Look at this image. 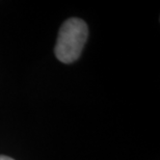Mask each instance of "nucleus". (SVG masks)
<instances>
[{
	"instance_id": "2",
	"label": "nucleus",
	"mask_w": 160,
	"mask_h": 160,
	"mask_svg": "<svg viewBox=\"0 0 160 160\" xmlns=\"http://www.w3.org/2000/svg\"><path fill=\"white\" fill-rule=\"evenodd\" d=\"M0 160H14L12 158L8 157V156H4V155H0Z\"/></svg>"
},
{
	"instance_id": "1",
	"label": "nucleus",
	"mask_w": 160,
	"mask_h": 160,
	"mask_svg": "<svg viewBox=\"0 0 160 160\" xmlns=\"http://www.w3.org/2000/svg\"><path fill=\"white\" fill-rule=\"evenodd\" d=\"M88 37V25L78 18H71L62 25L54 48L56 58L63 63H71L79 58Z\"/></svg>"
}]
</instances>
